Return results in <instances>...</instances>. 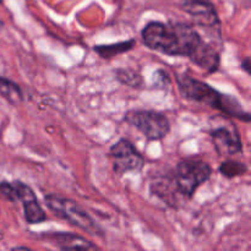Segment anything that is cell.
I'll use <instances>...</instances> for the list:
<instances>
[{
    "label": "cell",
    "mask_w": 251,
    "mask_h": 251,
    "mask_svg": "<svg viewBox=\"0 0 251 251\" xmlns=\"http://www.w3.org/2000/svg\"><path fill=\"white\" fill-rule=\"evenodd\" d=\"M141 36L150 49L171 56H186L208 73H215L220 66L218 49L191 25L153 21L147 24Z\"/></svg>",
    "instance_id": "6da1fadb"
},
{
    "label": "cell",
    "mask_w": 251,
    "mask_h": 251,
    "mask_svg": "<svg viewBox=\"0 0 251 251\" xmlns=\"http://www.w3.org/2000/svg\"><path fill=\"white\" fill-rule=\"evenodd\" d=\"M176 82L181 96L186 100L208 105L229 117L250 123V114L243 108L242 103L238 102L237 98L233 96L223 95L207 83L185 74L176 76Z\"/></svg>",
    "instance_id": "7a4b0ae2"
},
{
    "label": "cell",
    "mask_w": 251,
    "mask_h": 251,
    "mask_svg": "<svg viewBox=\"0 0 251 251\" xmlns=\"http://www.w3.org/2000/svg\"><path fill=\"white\" fill-rule=\"evenodd\" d=\"M44 202H46L47 207L61 220H65L70 225L75 226L90 234H100V227L76 201L49 194V195L44 196Z\"/></svg>",
    "instance_id": "3957f363"
},
{
    "label": "cell",
    "mask_w": 251,
    "mask_h": 251,
    "mask_svg": "<svg viewBox=\"0 0 251 251\" xmlns=\"http://www.w3.org/2000/svg\"><path fill=\"white\" fill-rule=\"evenodd\" d=\"M212 176V168L199 159H184L179 162L173 180L176 190L185 198H193L195 191Z\"/></svg>",
    "instance_id": "277c9868"
},
{
    "label": "cell",
    "mask_w": 251,
    "mask_h": 251,
    "mask_svg": "<svg viewBox=\"0 0 251 251\" xmlns=\"http://www.w3.org/2000/svg\"><path fill=\"white\" fill-rule=\"evenodd\" d=\"M0 194L9 201H21L25 211V218L29 225H38L47 220L43 208L37 201L33 190L21 181H2L0 183Z\"/></svg>",
    "instance_id": "5b68a950"
},
{
    "label": "cell",
    "mask_w": 251,
    "mask_h": 251,
    "mask_svg": "<svg viewBox=\"0 0 251 251\" xmlns=\"http://www.w3.org/2000/svg\"><path fill=\"white\" fill-rule=\"evenodd\" d=\"M124 120L151 141L162 140L171 131L168 118L153 110H131L125 114Z\"/></svg>",
    "instance_id": "8992f818"
},
{
    "label": "cell",
    "mask_w": 251,
    "mask_h": 251,
    "mask_svg": "<svg viewBox=\"0 0 251 251\" xmlns=\"http://www.w3.org/2000/svg\"><path fill=\"white\" fill-rule=\"evenodd\" d=\"M210 135L213 145L221 156H233L243 151V144L237 127L226 118H221L220 123L213 120Z\"/></svg>",
    "instance_id": "52a82bcc"
},
{
    "label": "cell",
    "mask_w": 251,
    "mask_h": 251,
    "mask_svg": "<svg viewBox=\"0 0 251 251\" xmlns=\"http://www.w3.org/2000/svg\"><path fill=\"white\" fill-rule=\"evenodd\" d=\"M110 157L113 171L119 176L127 172H140L145 166L142 154L126 139H120L117 144L110 147Z\"/></svg>",
    "instance_id": "ba28073f"
},
{
    "label": "cell",
    "mask_w": 251,
    "mask_h": 251,
    "mask_svg": "<svg viewBox=\"0 0 251 251\" xmlns=\"http://www.w3.org/2000/svg\"><path fill=\"white\" fill-rule=\"evenodd\" d=\"M181 9L188 12L198 26L220 32V19L210 0H180Z\"/></svg>",
    "instance_id": "9c48e42d"
},
{
    "label": "cell",
    "mask_w": 251,
    "mask_h": 251,
    "mask_svg": "<svg viewBox=\"0 0 251 251\" xmlns=\"http://www.w3.org/2000/svg\"><path fill=\"white\" fill-rule=\"evenodd\" d=\"M44 238H47L49 242L54 243L61 250L97 249V247L95 244H92V243L86 240L85 238L80 237V235L73 234V233H51V234L44 235Z\"/></svg>",
    "instance_id": "30bf717a"
},
{
    "label": "cell",
    "mask_w": 251,
    "mask_h": 251,
    "mask_svg": "<svg viewBox=\"0 0 251 251\" xmlns=\"http://www.w3.org/2000/svg\"><path fill=\"white\" fill-rule=\"evenodd\" d=\"M135 47L134 39H129L125 42H118L114 44H105V46L95 47V51L103 59H110L114 56L124 54L126 51L131 50Z\"/></svg>",
    "instance_id": "8fae6325"
},
{
    "label": "cell",
    "mask_w": 251,
    "mask_h": 251,
    "mask_svg": "<svg viewBox=\"0 0 251 251\" xmlns=\"http://www.w3.org/2000/svg\"><path fill=\"white\" fill-rule=\"evenodd\" d=\"M0 95L14 105L20 104L24 100V95L20 86L5 77H0Z\"/></svg>",
    "instance_id": "7c38bea8"
},
{
    "label": "cell",
    "mask_w": 251,
    "mask_h": 251,
    "mask_svg": "<svg viewBox=\"0 0 251 251\" xmlns=\"http://www.w3.org/2000/svg\"><path fill=\"white\" fill-rule=\"evenodd\" d=\"M247 171V166L237 161H226L220 166V173L226 178H235L244 174Z\"/></svg>",
    "instance_id": "4fadbf2b"
},
{
    "label": "cell",
    "mask_w": 251,
    "mask_h": 251,
    "mask_svg": "<svg viewBox=\"0 0 251 251\" xmlns=\"http://www.w3.org/2000/svg\"><path fill=\"white\" fill-rule=\"evenodd\" d=\"M117 77L120 82L125 83L127 86H132V87H139L142 83L141 76L130 70H118Z\"/></svg>",
    "instance_id": "5bb4252c"
},
{
    "label": "cell",
    "mask_w": 251,
    "mask_h": 251,
    "mask_svg": "<svg viewBox=\"0 0 251 251\" xmlns=\"http://www.w3.org/2000/svg\"><path fill=\"white\" fill-rule=\"evenodd\" d=\"M243 68H244V70L247 71L248 74H250V59L249 58H245L244 63H243Z\"/></svg>",
    "instance_id": "9a60e30c"
}]
</instances>
